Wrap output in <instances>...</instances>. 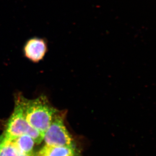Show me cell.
Wrapping results in <instances>:
<instances>
[{
	"mask_svg": "<svg viewBox=\"0 0 156 156\" xmlns=\"http://www.w3.org/2000/svg\"><path fill=\"white\" fill-rule=\"evenodd\" d=\"M24 116L29 124L44 135L58 110L52 106L45 96L28 99L17 94Z\"/></svg>",
	"mask_w": 156,
	"mask_h": 156,
	"instance_id": "1",
	"label": "cell"
},
{
	"mask_svg": "<svg viewBox=\"0 0 156 156\" xmlns=\"http://www.w3.org/2000/svg\"><path fill=\"white\" fill-rule=\"evenodd\" d=\"M3 134L4 139L8 140L28 134L35 140L37 144H41L44 137L42 133L32 127L25 119L20 103L16 96L13 111L8 120Z\"/></svg>",
	"mask_w": 156,
	"mask_h": 156,
	"instance_id": "2",
	"label": "cell"
},
{
	"mask_svg": "<svg viewBox=\"0 0 156 156\" xmlns=\"http://www.w3.org/2000/svg\"><path fill=\"white\" fill-rule=\"evenodd\" d=\"M65 112L58 111L45 132L43 140L47 145L69 147L80 155L79 150L65 125Z\"/></svg>",
	"mask_w": 156,
	"mask_h": 156,
	"instance_id": "3",
	"label": "cell"
},
{
	"mask_svg": "<svg viewBox=\"0 0 156 156\" xmlns=\"http://www.w3.org/2000/svg\"><path fill=\"white\" fill-rule=\"evenodd\" d=\"M48 51L47 41L39 37H33L27 40L22 49L24 57L34 63H38L43 60Z\"/></svg>",
	"mask_w": 156,
	"mask_h": 156,
	"instance_id": "4",
	"label": "cell"
},
{
	"mask_svg": "<svg viewBox=\"0 0 156 156\" xmlns=\"http://www.w3.org/2000/svg\"><path fill=\"white\" fill-rule=\"evenodd\" d=\"M37 156H80L72 149L45 144L37 152Z\"/></svg>",
	"mask_w": 156,
	"mask_h": 156,
	"instance_id": "5",
	"label": "cell"
},
{
	"mask_svg": "<svg viewBox=\"0 0 156 156\" xmlns=\"http://www.w3.org/2000/svg\"><path fill=\"white\" fill-rule=\"evenodd\" d=\"M15 146L19 150L28 155H33L37 154L34 151V147L37 144L31 136L24 134L12 140Z\"/></svg>",
	"mask_w": 156,
	"mask_h": 156,
	"instance_id": "6",
	"label": "cell"
},
{
	"mask_svg": "<svg viewBox=\"0 0 156 156\" xmlns=\"http://www.w3.org/2000/svg\"><path fill=\"white\" fill-rule=\"evenodd\" d=\"M0 156H37L35 155H28L19 150L12 140H3L0 150Z\"/></svg>",
	"mask_w": 156,
	"mask_h": 156,
	"instance_id": "7",
	"label": "cell"
},
{
	"mask_svg": "<svg viewBox=\"0 0 156 156\" xmlns=\"http://www.w3.org/2000/svg\"><path fill=\"white\" fill-rule=\"evenodd\" d=\"M3 140H4V136H3V134H2L1 136H0V150H1Z\"/></svg>",
	"mask_w": 156,
	"mask_h": 156,
	"instance_id": "8",
	"label": "cell"
}]
</instances>
